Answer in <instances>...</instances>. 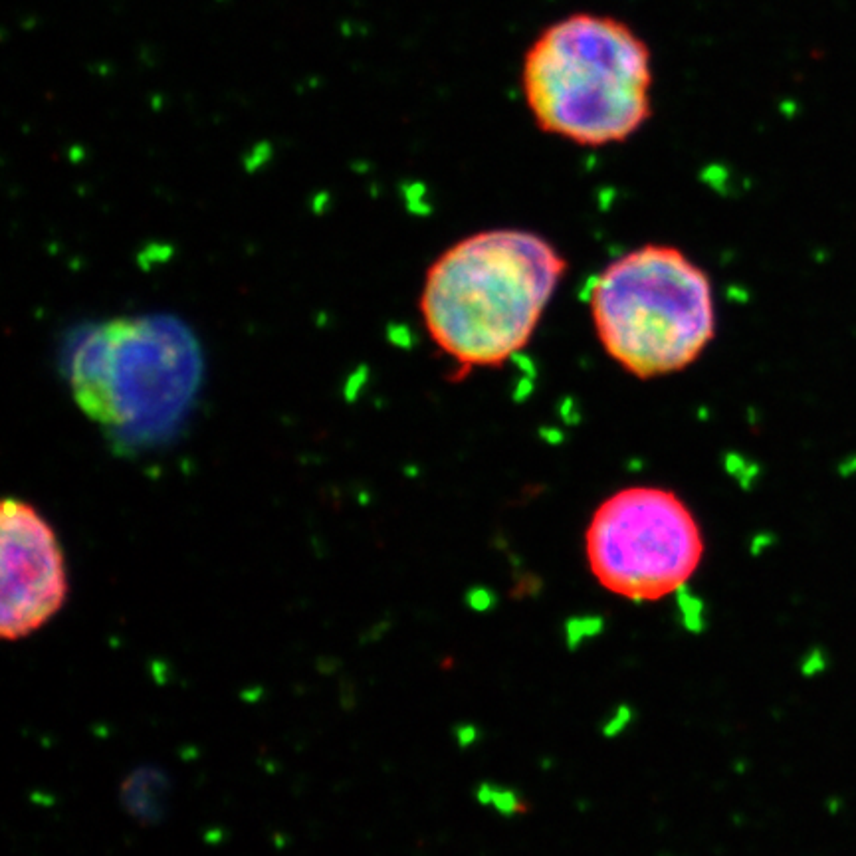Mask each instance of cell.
Listing matches in <instances>:
<instances>
[{"instance_id":"277c9868","label":"cell","mask_w":856,"mask_h":856,"mask_svg":"<svg viewBox=\"0 0 856 856\" xmlns=\"http://www.w3.org/2000/svg\"><path fill=\"white\" fill-rule=\"evenodd\" d=\"M702 528L676 491L629 486L593 512L585 555L597 583L634 603H655L692 579L704 559Z\"/></svg>"},{"instance_id":"52a82bcc","label":"cell","mask_w":856,"mask_h":856,"mask_svg":"<svg viewBox=\"0 0 856 856\" xmlns=\"http://www.w3.org/2000/svg\"><path fill=\"white\" fill-rule=\"evenodd\" d=\"M856 470V456H853L850 460H848V464L846 466H843V472L844 474H853Z\"/></svg>"},{"instance_id":"5b68a950","label":"cell","mask_w":856,"mask_h":856,"mask_svg":"<svg viewBox=\"0 0 856 856\" xmlns=\"http://www.w3.org/2000/svg\"><path fill=\"white\" fill-rule=\"evenodd\" d=\"M0 634L20 641L66 603L68 577L56 531L32 504L6 498L0 517Z\"/></svg>"},{"instance_id":"3957f363","label":"cell","mask_w":856,"mask_h":856,"mask_svg":"<svg viewBox=\"0 0 856 856\" xmlns=\"http://www.w3.org/2000/svg\"><path fill=\"white\" fill-rule=\"evenodd\" d=\"M589 312L604 353L639 379L680 373L716 337L710 276L670 244L613 260L593 280Z\"/></svg>"},{"instance_id":"6da1fadb","label":"cell","mask_w":856,"mask_h":856,"mask_svg":"<svg viewBox=\"0 0 856 856\" xmlns=\"http://www.w3.org/2000/svg\"><path fill=\"white\" fill-rule=\"evenodd\" d=\"M565 268L553 242L521 228L454 242L428 266L420 290L430 339L464 369L504 365L531 341Z\"/></svg>"},{"instance_id":"7a4b0ae2","label":"cell","mask_w":856,"mask_h":856,"mask_svg":"<svg viewBox=\"0 0 856 856\" xmlns=\"http://www.w3.org/2000/svg\"><path fill=\"white\" fill-rule=\"evenodd\" d=\"M652 54L625 20L575 13L523 54L521 91L542 131L581 147L629 141L652 115Z\"/></svg>"},{"instance_id":"8992f818","label":"cell","mask_w":856,"mask_h":856,"mask_svg":"<svg viewBox=\"0 0 856 856\" xmlns=\"http://www.w3.org/2000/svg\"><path fill=\"white\" fill-rule=\"evenodd\" d=\"M169 781L157 769H139L123 783L121 801L139 820H157L165 809Z\"/></svg>"}]
</instances>
